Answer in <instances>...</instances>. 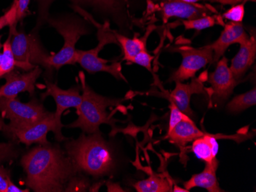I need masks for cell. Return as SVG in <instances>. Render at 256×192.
<instances>
[{
  "instance_id": "obj_1",
  "label": "cell",
  "mask_w": 256,
  "mask_h": 192,
  "mask_svg": "<svg viewBox=\"0 0 256 192\" xmlns=\"http://www.w3.org/2000/svg\"><path fill=\"white\" fill-rule=\"evenodd\" d=\"M25 184L34 192H62L69 181L80 174L58 145H38L22 156Z\"/></svg>"
},
{
  "instance_id": "obj_2",
  "label": "cell",
  "mask_w": 256,
  "mask_h": 192,
  "mask_svg": "<svg viewBox=\"0 0 256 192\" xmlns=\"http://www.w3.org/2000/svg\"><path fill=\"white\" fill-rule=\"evenodd\" d=\"M64 151L78 169L98 179L113 177L120 168V156L113 143L104 138L100 131L83 133L76 140H66Z\"/></svg>"
},
{
  "instance_id": "obj_3",
  "label": "cell",
  "mask_w": 256,
  "mask_h": 192,
  "mask_svg": "<svg viewBox=\"0 0 256 192\" xmlns=\"http://www.w3.org/2000/svg\"><path fill=\"white\" fill-rule=\"evenodd\" d=\"M80 87L82 91V100L76 109L78 118L66 126L67 128H79L83 133L90 134L99 131L102 124H108L114 129L116 120L109 114L107 108L119 107L124 101V98H112L98 94L86 82V76L82 71L79 72Z\"/></svg>"
},
{
  "instance_id": "obj_4",
  "label": "cell",
  "mask_w": 256,
  "mask_h": 192,
  "mask_svg": "<svg viewBox=\"0 0 256 192\" xmlns=\"http://www.w3.org/2000/svg\"><path fill=\"white\" fill-rule=\"evenodd\" d=\"M87 21L74 15L48 17L46 22L62 36L64 44L58 52L48 58L46 69L58 70L63 66L76 64V44L80 37L90 33Z\"/></svg>"
},
{
  "instance_id": "obj_5",
  "label": "cell",
  "mask_w": 256,
  "mask_h": 192,
  "mask_svg": "<svg viewBox=\"0 0 256 192\" xmlns=\"http://www.w3.org/2000/svg\"><path fill=\"white\" fill-rule=\"evenodd\" d=\"M110 29L108 22H104V25L98 28V44L97 47L90 50H76V63H78L89 74H96L98 72H106L120 81H126L124 76L122 74V64L118 61H114L110 64L108 60L103 59L99 57V52L103 49L106 44L114 43L118 44L114 32Z\"/></svg>"
},
{
  "instance_id": "obj_6",
  "label": "cell",
  "mask_w": 256,
  "mask_h": 192,
  "mask_svg": "<svg viewBox=\"0 0 256 192\" xmlns=\"http://www.w3.org/2000/svg\"><path fill=\"white\" fill-rule=\"evenodd\" d=\"M10 31L12 51L18 62V67L26 71H31L36 66L47 68V61L52 54L42 44L36 31L26 34L16 28Z\"/></svg>"
},
{
  "instance_id": "obj_7",
  "label": "cell",
  "mask_w": 256,
  "mask_h": 192,
  "mask_svg": "<svg viewBox=\"0 0 256 192\" xmlns=\"http://www.w3.org/2000/svg\"><path fill=\"white\" fill-rule=\"evenodd\" d=\"M0 114L10 120V124L4 126V130L30 127L41 121L50 112L47 111L36 99L22 103L16 98L0 97Z\"/></svg>"
},
{
  "instance_id": "obj_8",
  "label": "cell",
  "mask_w": 256,
  "mask_h": 192,
  "mask_svg": "<svg viewBox=\"0 0 256 192\" xmlns=\"http://www.w3.org/2000/svg\"><path fill=\"white\" fill-rule=\"evenodd\" d=\"M172 52L182 55V63L178 69L174 71L168 82H182L194 78L197 71L214 61V51L207 44L202 48L191 46H180L171 48Z\"/></svg>"
},
{
  "instance_id": "obj_9",
  "label": "cell",
  "mask_w": 256,
  "mask_h": 192,
  "mask_svg": "<svg viewBox=\"0 0 256 192\" xmlns=\"http://www.w3.org/2000/svg\"><path fill=\"white\" fill-rule=\"evenodd\" d=\"M128 0H82L80 9L86 12L87 8L99 16L104 17V22L109 21L118 26L119 30L124 34L130 31L134 21L126 7Z\"/></svg>"
},
{
  "instance_id": "obj_10",
  "label": "cell",
  "mask_w": 256,
  "mask_h": 192,
  "mask_svg": "<svg viewBox=\"0 0 256 192\" xmlns=\"http://www.w3.org/2000/svg\"><path fill=\"white\" fill-rule=\"evenodd\" d=\"M62 129V127L58 125L56 121L54 113L50 112V114L41 121L30 127L4 130L6 132L7 134L16 139L20 143L28 146L32 144H48L50 143L47 140V135L50 132L54 133V138L57 142H63L68 140L63 136Z\"/></svg>"
},
{
  "instance_id": "obj_11",
  "label": "cell",
  "mask_w": 256,
  "mask_h": 192,
  "mask_svg": "<svg viewBox=\"0 0 256 192\" xmlns=\"http://www.w3.org/2000/svg\"><path fill=\"white\" fill-rule=\"evenodd\" d=\"M228 61L224 56L220 58L215 71L208 74L207 79L211 85V104L215 107H222L238 84L228 67Z\"/></svg>"
},
{
  "instance_id": "obj_12",
  "label": "cell",
  "mask_w": 256,
  "mask_h": 192,
  "mask_svg": "<svg viewBox=\"0 0 256 192\" xmlns=\"http://www.w3.org/2000/svg\"><path fill=\"white\" fill-rule=\"evenodd\" d=\"M46 81V91L41 94V99L46 100L48 97H52L54 99L56 104V110L54 112V117L58 125L64 127L62 123V116L67 109L76 108L80 106L82 97L80 94L82 90L80 84L73 86L68 90H63L60 88L57 84L51 82L47 79Z\"/></svg>"
},
{
  "instance_id": "obj_13",
  "label": "cell",
  "mask_w": 256,
  "mask_h": 192,
  "mask_svg": "<svg viewBox=\"0 0 256 192\" xmlns=\"http://www.w3.org/2000/svg\"><path fill=\"white\" fill-rule=\"evenodd\" d=\"M42 73V70L40 66L23 74L14 70L4 77L6 81L5 84L0 87V97L16 98L18 94L24 92L34 95L36 83Z\"/></svg>"
},
{
  "instance_id": "obj_14",
  "label": "cell",
  "mask_w": 256,
  "mask_h": 192,
  "mask_svg": "<svg viewBox=\"0 0 256 192\" xmlns=\"http://www.w3.org/2000/svg\"><path fill=\"white\" fill-rule=\"evenodd\" d=\"M161 15L164 23L171 18L181 19H194L210 15L216 10L212 6H206L201 4H190L179 0H164L160 4Z\"/></svg>"
},
{
  "instance_id": "obj_15",
  "label": "cell",
  "mask_w": 256,
  "mask_h": 192,
  "mask_svg": "<svg viewBox=\"0 0 256 192\" xmlns=\"http://www.w3.org/2000/svg\"><path fill=\"white\" fill-rule=\"evenodd\" d=\"M250 36L244 29L242 22L230 21L226 24L224 29L216 41L208 44L214 51V61L217 62L224 57L228 47L232 44H243L250 39Z\"/></svg>"
},
{
  "instance_id": "obj_16",
  "label": "cell",
  "mask_w": 256,
  "mask_h": 192,
  "mask_svg": "<svg viewBox=\"0 0 256 192\" xmlns=\"http://www.w3.org/2000/svg\"><path fill=\"white\" fill-rule=\"evenodd\" d=\"M204 80L200 78H192L190 84L176 83V87L168 96V100L174 103L180 111L191 119L195 118V114L191 109V97L194 94H205Z\"/></svg>"
},
{
  "instance_id": "obj_17",
  "label": "cell",
  "mask_w": 256,
  "mask_h": 192,
  "mask_svg": "<svg viewBox=\"0 0 256 192\" xmlns=\"http://www.w3.org/2000/svg\"><path fill=\"white\" fill-rule=\"evenodd\" d=\"M256 58V35L250 36V39L240 44L238 53L232 60L230 68L238 82L241 81L252 65Z\"/></svg>"
},
{
  "instance_id": "obj_18",
  "label": "cell",
  "mask_w": 256,
  "mask_h": 192,
  "mask_svg": "<svg viewBox=\"0 0 256 192\" xmlns=\"http://www.w3.org/2000/svg\"><path fill=\"white\" fill-rule=\"evenodd\" d=\"M205 133L196 126L192 119H189L178 123L170 132L168 133L166 138L172 144L182 148L188 143L202 137Z\"/></svg>"
},
{
  "instance_id": "obj_19",
  "label": "cell",
  "mask_w": 256,
  "mask_h": 192,
  "mask_svg": "<svg viewBox=\"0 0 256 192\" xmlns=\"http://www.w3.org/2000/svg\"><path fill=\"white\" fill-rule=\"evenodd\" d=\"M218 162L206 163L205 169L199 174L194 175L190 180L184 183V188L190 191L194 188H202L208 192H224L218 186L216 170Z\"/></svg>"
},
{
  "instance_id": "obj_20",
  "label": "cell",
  "mask_w": 256,
  "mask_h": 192,
  "mask_svg": "<svg viewBox=\"0 0 256 192\" xmlns=\"http://www.w3.org/2000/svg\"><path fill=\"white\" fill-rule=\"evenodd\" d=\"M218 150L216 136L206 133L202 137L194 140L191 148L195 156L205 163L218 162L216 159Z\"/></svg>"
},
{
  "instance_id": "obj_21",
  "label": "cell",
  "mask_w": 256,
  "mask_h": 192,
  "mask_svg": "<svg viewBox=\"0 0 256 192\" xmlns=\"http://www.w3.org/2000/svg\"><path fill=\"white\" fill-rule=\"evenodd\" d=\"M115 37L118 42L119 45L122 47V51H123V60L132 62V59L134 58L136 54H139L143 51L146 50V39L149 36L150 31H148L146 35L142 38L138 37V35L135 34L134 37L132 38H128L124 35L119 34L117 31H114Z\"/></svg>"
},
{
  "instance_id": "obj_22",
  "label": "cell",
  "mask_w": 256,
  "mask_h": 192,
  "mask_svg": "<svg viewBox=\"0 0 256 192\" xmlns=\"http://www.w3.org/2000/svg\"><path fill=\"white\" fill-rule=\"evenodd\" d=\"M133 186L138 192H170L172 189V185L168 179L155 175L139 181Z\"/></svg>"
},
{
  "instance_id": "obj_23",
  "label": "cell",
  "mask_w": 256,
  "mask_h": 192,
  "mask_svg": "<svg viewBox=\"0 0 256 192\" xmlns=\"http://www.w3.org/2000/svg\"><path fill=\"white\" fill-rule=\"evenodd\" d=\"M256 104V88L253 87L246 93L234 97L226 105V111L230 114H238Z\"/></svg>"
},
{
  "instance_id": "obj_24",
  "label": "cell",
  "mask_w": 256,
  "mask_h": 192,
  "mask_svg": "<svg viewBox=\"0 0 256 192\" xmlns=\"http://www.w3.org/2000/svg\"><path fill=\"white\" fill-rule=\"evenodd\" d=\"M182 24L186 30L195 29L196 31L211 28L216 24L224 25L222 17L217 15H206L194 19L182 20Z\"/></svg>"
},
{
  "instance_id": "obj_25",
  "label": "cell",
  "mask_w": 256,
  "mask_h": 192,
  "mask_svg": "<svg viewBox=\"0 0 256 192\" xmlns=\"http://www.w3.org/2000/svg\"><path fill=\"white\" fill-rule=\"evenodd\" d=\"M16 66H18V62L16 60L12 51L10 36H8L2 45V62L0 65V79L14 71Z\"/></svg>"
},
{
  "instance_id": "obj_26",
  "label": "cell",
  "mask_w": 256,
  "mask_h": 192,
  "mask_svg": "<svg viewBox=\"0 0 256 192\" xmlns=\"http://www.w3.org/2000/svg\"><path fill=\"white\" fill-rule=\"evenodd\" d=\"M90 187L88 179L82 174H78L69 181L64 192H88Z\"/></svg>"
},
{
  "instance_id": "obj_27",
  "label": "cell",
  "mask_w": 256,
  "mask_h": 192,
  "mask_svg": "<svg viewBox=\"0 0 256 192\" xmlns=\"http://www.w3.org/2000/svg\"><path fill=\"white\" fill-rule=\"evenodd\" d=\"M56 0H36L38 4V18H37L36 27L34 29L40 28L42 24L46 22V20L50 16L48 11L50 6Z\"/></svg>"
},
{
  "instance_id": "obj_28",
  "label": "cell",
  "mask_w": 256,
  "mask_h": 192,
  "mask_svg": "<svg viewBox=\"0 0 256 192\" xmlns=\"http://www.w3.org/2000/svg\"><path fill=\"white\" fill-rule=\"evenodd\" d=\"M245 16V7L244 3L234 5L224 14L226 19L234 21V22H242Z\"/></svg>"
},
{
  "instance_id": "obj_29",
  "label": "cell",
  "mask_w": 256,
  "mask_h": 192,
  "mask_svg": "<svg viewBox=\"0 0 256 192\" xmlns=\"http://www.w3.org/2000/svg\"><path fill=\"white\" fill-rule=\"evenodd\" d=\"M170 105V116L169 120V128H168V133L170 132L172 130L175 126L179 123L180 122L184 120H189L191 119L190 117L184 114L182 111L179 110L178 107H176L174 103L171 102Z\"/></svg>"
},
{
  "instance_id": "obj_30",
  "label": "cell",
  "mask_w": 256,
  "mask_h": 192,
  "mask_svg": "<svg viewBox=\"0 0 256 192\" xmlns=\"http://www.w3.org/2000/svg\"><path fill=\"white\" fill-rule=\"evenodd\" d=\"M154 57L148 51H143L140 52L139 54H136L134 58L132 59V62L134 64H138V65L142 66V67H145L149 71H152V65L151 63L153 61Z\"/></svg>"
},
{
  "instance_id": "obj_31",
  "label": "cell",
  "mask_w": 256,
  "mask_h": 192,
  "mask_svg": "<svg viewBox=\"0 0 256 192\" xmlns=\"http://www.w3.org/2000/svg\"><path fill=\"white\" fill-rule=\"evenodd\" d=\"M17 9H18V0H14V2L12 4L10 9L7 10V12L4 14L8 22V26H10V30L16 28L17 23H18L16 21Z\"/></svg>"
},
{
  "instance_id": "obj_32",
  "label": "cell",
  "mask_w": 256,
  "mask_h": 192,
  "mask_svg": "<svg viewBox=\"0 0 256 192\" xmlns=\"http://www.w3.org/2000/svg\"><path fill=\"white\" fill-rule=\"evenodd\" d=\"M30 0H18V9H17V22L21 21L28 12Z\"/></svg>"
},
{
  "instance_id": "obj_33",
  "label": "cell",
  "mask_w": 256,
  "mask_h": 192,
  "mask_svg": "<svg viewBox=\"0 0 256 192\" xmlns=\"http://www.w3.org/2000/svg\"><path fill=\"white\" fill-rule=\"evenodd\" d=\"M10 179L11 178H10V173L6 169L0 166V192H6L8 180Z\"/></svg>"
},
{
  "instance_id": "obj_34",
  "label": "cell",
  "mask_w": 256,
  "mask_h": 192,
  "mask_svg": "<svg viewBox=\"0 0 256 192\" xmlns=\"http://www.w3.org/2000/svg\"><path fill=\"white\" fill-rule=\"evenodd\" d=\"M30 189H22L18 188V186H16L11 179L8 180V186H7L6 192H30Z\"/></svg>"
},
{
  "instance_id": "obj_35",
  "label": "cell",
  "mask_w": 256,
  "mask_h": 192,
  "mask_svg": "<svg viewBox=\"0 0 256 192\" xmlns=\"http://www.w3.org/2000/svg\"><path fill=\"white\" fill-rule=\"evenodd\" d=\"M107 186L108 192H124L120 186L116 183H108Z\"/></svg>"
},
{
  "instance_id": "obj_36",
  "label": "cell",
  "mask_w": 256,
  "mask_h": 192,
  "mask_svg": "<svg viewBox=\"0 0 256 192\" xmlns=\"http://www.w3.org/2000/svg\"><path fill=\"white\" fill-rule=\"evenodd\" d=\"M8 26V22H7L6 18L5 15H2L0 16V30L4 28V27Z\"/></svg>"
},
{
  "instance_id": "obj_37",
  "label": "cell",
  "mask_w": 256,
  "mask_h": 192,
  "mask_svg": "<svg viewBox=\"0 0 256 192\" xmlns=\"http://www.w3.org/2000/svg\"><path fill=\"white\" fill-rule=\"evenodd\" d=\"M172 192H189L190 191L186 190V189L184 188V189H181V188L178 187V186H174V189H172Z\"/></svg>"
},
{
  "instance_id": "obj_38",
  "label": "cell",
  "mask_w": 256,
  "mask_h": 192,
  "mask_svg": "<svg viewBox=\"0 0 256 192\" xmlns=\"http://www.w3.org/2000/svg\"><path fill=\"white\" fill-rule=\"evenodd\" d=\"M181 2H186L190 4H197L200 1V0H179Z\"/></svg>"
},
{
  "instance_id": "obj_39",
  "label": "cell",
  "mask_w": 256,
  "mask_h": 192,
  "mask_svg": "<svg viewBox=\"0 0 256 192\" xmlns=\"http://www.w3.org/2000/svg\"><path fill=\"white\" fill-rule=\"evenodd\" d=\"M2 62V53L0 52V65Z\"/></svg>"
},
{
  "instance_id": "obj_40",
  "label": "cell",
  "mask_w": 256,
  "mask_h": 192,
  "mask_svg": "<svg viewBox=\"0 0 256 192\" xmlns=\"http://www.w3.org/2000/svg\"><path fill=\"white\" fill-rule=\"evenodd\" d=\"M1 35H0V50L2 48V43H1Z\"/></svg>"
},
{
  "instance_id": "obj_41",
  "label": "cell",
  "mask_w": 256,
  "mask_h": 192,
  "mask_svg": "<svg viewBox=\"0 0 256 192\" xmlns=\"http://www.w3.org/2000/svg\"><path fill=\"white\" fill-rule=\"evenodd\" d=\"M162 1H164V0H162Z\"/></svg>"
}]
</instances>
